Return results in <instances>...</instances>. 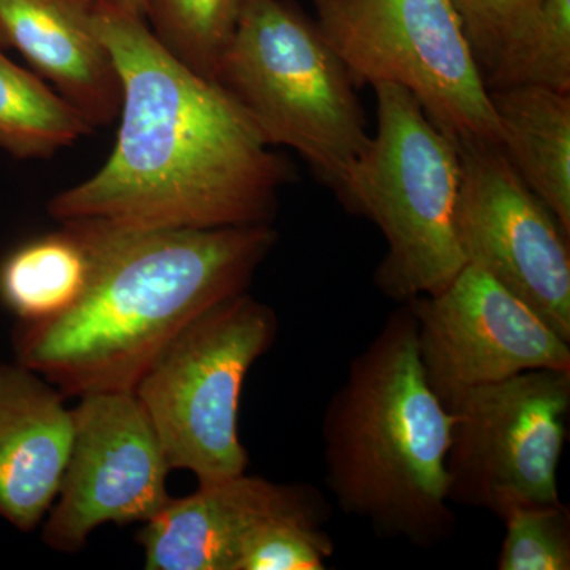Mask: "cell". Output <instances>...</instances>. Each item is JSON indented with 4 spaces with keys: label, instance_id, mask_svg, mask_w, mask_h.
<instances>
[{
    "label": "cell",
    "instance_id": "cell-7",
    "mask_svg": "<svg viewBox=\"0 0 570 570\" xmlns=\"http://www.w3.org/2000/svg\"><path fill=\"white\" fill-rule=\"evenodd\" d=\"M355 86H400L455 141L502 146L489 88L449 0H311Z\"/></svg>",
    "mask_w": 570,
    "mask_h": 570
},
{
    "label": "cell",
    "instance_id": "cell-14",
    "mask_svg": "<svg viewBox=\"0 0 570 570\" xmlns=\"http://www.w3.org/2000/svg\"><path fill=\"white\" fill-rule=\"evenodd\" d=\"M50 382L0 365V519L32 532L50 512L73 441V414Z\"/></svg>",
    "mask_w": 570,
    "mask_h": 570
},
{
    "label": "cell",
    "instance_id": "cell-11",
    "mask_svg": "<svg viewBox=\"0 0 570 570\" xmlns=\"http://www.w3.org/2000/svg\"><path fill=\"white\" fill-rule=\"evenodd\" d=\"M420 365L445 407L468 390L531 370H570V343L474 266L436 295L406 302Z\"/></svg>",
    "mask_w": 570,
    "mask_h": 570
},
{
    "label": "cell",
    "instance_id": "cell-3",
    "mask_svg": "<svg viewBox=\"0 0 570 570\" xmlns=\"http://www.w3.org/2000/svg\"><path fill=\"white\" fill-rule=\"evenodd\" d=\"M450 426L452 414L420 365L417 321L403 303L352 360L325 409V483L340 509L422 549L452 538Z\"/></svg>",
    "mask_w": 570,
    "mask_h": 570
},
{
    "label": "cell",
    "instance_id": "cell-22",
    "mask_svg": "<svg viewBox=\"0 0 570 570\" xmlns=\"http://www.w3.org/2000/svg\"><path fill=\"white\" fill-rule=\"evenodd\" d=\"M328 517L298 513L265 524L247 543L236 570H322L335 553Z\"/></svg>",
    "mask_w": 570,
    "mask_h": 570
},
{
    "label": "cell",
    "instance_id": "cell-19",
    "mask_svg": "<svg viewBox=\"0 0 570 570\" xmlns=\"http://www.w3.org/2000/svg\"><path fill=\"white\" fill-rule=\"evenodd\" d=\"M485 85L489 89L540 86L570 94V0H543L527 39Z\"/></svg>",
    "mask_w": 570,
    "mask_h": 570
},
{
    "label": "cell",
    "instance_id": "cell-20",
    "mask_svg": "<svg viewBox=\"0 0 570 570\" xmlns=\"http://www.w3.org/2000/svg\"><path fill=\"white\" fill-rule=\"evenodd\" d=\"M505 535L499 570H569L570 509L558 504L519 505L501 519Z\"/></svg>",
    "mask_w": 570,
    "mask_h": 570
},
{
    "label": "cell",
    "instance_id": "cell-1",
    "mask_svg": "<svg viewBox=\"0 0 570 570\" xmlns=\"http://www.w3.org/2000/svg\"><path fill=\"white\" fill-rule=\"evenodd\" d=\"M96 26L121 77L118 138L97 174L51 198L52 219L127 228L272 224L292 164L217 82L176 61L145 18L100 0Z\"/></svg>",
    "mask_w": 570,
    "mask_h": 570
},
{
    "label": "cell",
    "instance_id": "cell-16",
    "mask_svg": "<svg viewBox=\"0 0 570 570\" xmlns=\"http://www.w3.org/2000/svg\"><path fill=\"white\" fill-rule=\"evenodd\" d=\"M11 250L0 264V303L20 324L62 316L81 298L91 257L73 223Z\"/></svg>",
    "mask_w": 570,
    "mask_h": 570
},
{
    "label": "cell",
    "instance_id": "cell-18",
    "mask_svg": "<svg viewBox=\"0 0 570 570\" xmlns=\"http://www.w3.org/2000/svg\"><path fill=\"white\" fill-rule=\"evenodd\" d=\"M246 0H146L145 21L165 50L214 81Z\"/></svg>",
    "mask_w": 570,
    "mask_h": 570
},
{
    "label": "cell",
    "instance_id": "cell-6",
    "mask_svg": "<svg viewBox=\"0 0 570 570\" xmlns=\"http://www.w3.org/2000/svg\"><path fill=\"white\" fill-rule=\"evenodd\" d=\"M277 328L275 311L245 292L195 317L146 370L134 393L171 469L193 472L198 483L246 472L239 400Z\"/></svg>",
    "mask_w": 570,
    "mask_h": 570
},
{
    "label": "cell",
    "instance_id": "cell-9",
    "mask_svg": "<svg viewBox=\"0 0 570 570\" xmlns=\"http://www.w3.org/2000/svg\"><path fill=\"white\" fill-rule=\"evenodd\" d=\"M455 142V230L464 264L493 277L570 343V235L502 146Z\"/></svg>",
    "mask_w": 570,
    "mask_h": 570
},
{
    "label": "cell",
    "instance_id": "cell-17",
    "mask_svg": "<svg viewBox=\"0 0 570 570\" xmlns=\"http://www.w3.org/2000/svg\"><path fill=\"white\" fill-rule=\"evenodd\" d=\"M92 127L36 71L0 48V149L17 159H50Z\"/></svg>",
    "mask_w": 570,
    "mask_h": 570
},
{
    "label": "cell",
    "instance_id": "cell-4",
    "mask_svg": "<svg viewBox=\"0 0 570 570\" xmlns=\"http://www.w3.org/2000/svg\"><path fill=\"white\" fill-rule=\"evenodd\" d=\"M214 82L266 145L294 149L340 197L371 135L354 81L316 21L285 0H246Z\"/></svg>",
    "mask_w": 570,
    "mask_h": 570
},
{
    "label": "cell",
    "instance_id": "cell-5",
    "mask_svg": "<svg viewBox=\"0 0 570 570\" xmlns=\"http://www.w3.org/2000/svg\"><path fill=\"white\" fill-rule=\"evenodd\" d=\"M373 88L377 130L337 198L384 235L387 254L374 285L406 303L444 291L466 265L455 230L459 148L406 89Z\"/></svg>",
    "mask_w": 570,
    "mask_h": 570
},
{
    "label": "cell",
    "instance_id": "cell-21",
    "mask_svg": "<svg viewBox=\"0 0 570 570\" xmlns=\"http://www.w3.org/2000/svg\"><path fill=\"white\" fill-rule=\"evenodd\" d=\"M483 80L523 43L543 0H449Z\"/></svg>",
    "mask_w": 570,
    "mask_h": 570
},
{
    "label": "cell",
    "instance_id": "cell-8",
    "mask_svg": "<svg viewBox=\"0 0 570 570\" xmlns=\"http://www.w3.org/2000/svg\"><path fill=\"white\" fill-rule=\"evenodd\" d=\"M452 414L445 455L452 504L499 520L519 505L558 504L568 441L570 370H531L468 390Z\"/></svg>",
    "mask_w": 570,
    "mask_h": 570
},
{
    "label": "cell",
    "instance_id": "cell-10",
    "mask_svg": "<svg viewBox=\"0 0 570 570\" xmlns=\"http://www.w3.org/2000/svg\"><path fill=\"white\" fill-rule=\"evenodd\" d=\"M71 409L73 441L45 517V543L77 553L107 523H146L170 501V464L134 392L86 393Z\"/></svg>",
    "mask_w": 570,
    "mask_h": 570
},
{
    "label": "cell",
    "instance_id": "cell-12",
    "mask_svg": "<svg viewBox=\"0 0 570 570\" xmlns=\"http://www.w3.org/2000/svg\"><path fill=\"white\" fill-rule=\"evenodd\" d=\"M298 513L328 517L330 508L314 487L283 485L243 472L171 498L137 539L148 570H236L265 524Z\"/></svg>",
    "mask_w": 570,
    "mask_h": 570
},
{
    "label": "cell",
    "instance_id": "cell-15",
    "mask_svg": "<svg viewBox=\"0 0 570 570\" xmlns=\"http://www.w3.org/2000/svg\"><path fill=\"white\" fill-rule=\"evenodd\" d=\"M489 94L505 156L570 235V94L540 86Z\"/></svg>",
    "mask_w": 570,
    "mask_h": 570
},
{
    "label": "cell",
    "instance_id": "cell-23",
    "mask_svg": "<svg viewBox=\"0 0 570 570\" xmlns=\"http://www.w3.org/2000/svg\"><path fill=\"white\" fill-rule=\"evenodd\" d=\"M121 9L130 11V13L138 14V17L145 18L146 13V0H110Z\"/></svg>",
    "mask_w": 570,
    "mask_h": 570
},
{
    "label": "cell",
    "instance_id": "cell-13",
    "mask_svg": "<svg viewBox=\"0 0 570 570\" xmlns=\"http://www.w3.org/2000/svg\"><path fill=\"white\" fill-rule=\"evenodd\" d=\"M100 0H0V48L32 70L92 129L121 111L122 85L96 26Z\"/></svg>",
    "mask_w": 570,
    "mask_h": 570
},
{
    "label": "cell",
    "instance_id": "cell-2",
    "mask_svg": "<svg viewBox=\"0 0 570 570\" xmlns=\"http://www.w3.org/2000/svg\"><path fill=\"white\" fill-rule=\"evenodd\" d=\"M73 223L91 257L81 298L62 316L20 324L14 362L63 396L134 392L179 332L245 294L275 249L272 224L220 228H127Z\"/></svg>",
    "mask_w": 570,
    "mask_h": 570
}]
</instances>
